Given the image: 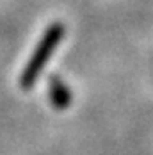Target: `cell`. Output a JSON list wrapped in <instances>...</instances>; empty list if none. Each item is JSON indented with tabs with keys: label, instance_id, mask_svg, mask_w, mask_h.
Listing matches in <instances>:
<instances>
[{
	"label": "cell",
	"instance_id": "7a4b0ae2",
	"mask_svg": "<svg viewBox=\"0 0 153 155\" xmlns=\"http://www.w3.org/2000/svg\"><path fill=\"white\" fill-rule=\"evenodd\" d=\"M50 100H52V105L55 109H59V110L70 107V104H71V93H70V89L57 77H54L50 80Z\"/></svg>",
	"mask_w": 153,
	"mask_h": 155
},
{
	"label": "cell",
	"instance_id": "6da1fadb",
	"mask_svg": "<svg viewBox=\"0 0 153 155\" xmlns=\"http://www.w3.org/2000/svg\"><path fill=\"white\" fill-rule=\"evenodd\" d=\"M62 36H64V25H61V23H55V25H52L50 29H46L45 36L41 38L37 48H36L34 54H32L31 61L27 62V66H25V70H23V73H21L20 84H21L23 89H29L31 86H34V82L37 80L41 70H43V66H45L46 61L50 59V55L54 54L57 43L62 39Z\"/></svg>",
	"mask_w": 153,
	"mask_h": 155
}]
</instances>
